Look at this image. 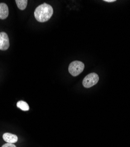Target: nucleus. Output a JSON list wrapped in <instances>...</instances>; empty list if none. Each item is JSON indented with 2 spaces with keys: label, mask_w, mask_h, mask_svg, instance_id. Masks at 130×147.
<instances>
[{
  "label": "nucleus",
  "mask_w": 130,
  "mask_h": 147,
  "mask_svg": "<svg viewBox=\"0 0 130 147\" xmlns=\"http://www.w3.org/2000/svg\"><path fill=\"white\" fill-rule=\"evenodd\" d=\"M1 147H17L14 144H11V143H6L4 144Z\"/></svg>",
  "instance_id": "nucleus-9"
},
{
  "label": "nucleus",
  "mask_w": 130,
  "mask_h": 147,
  "mask_svg": "<svg viewBox=\"0 0 130 147\" xmlns=\"http://www.w3.org/2000/svg\"><path fill=\"white\" fill-rule=\"evenodd\" d=\"M3 140L7 143L14 144L18 141V137L16 135L11 134V133H5L3 136Z\"/></svg>",
  "instance_id": "nucleus-5"
},
{
  "label": "nucleus",
  "mask_w": 130,
  "mask_h": 147,
  "mask_svg": "<svg viewBox=\"0 0 130 147\" xmlns=\"http://www.w3.org/2000/svg\"><path fill=\"white\" fill-rule=\"evenodd\" d=\"M99 80V77L96 73H90L86 76L83 80V85L84 87L89 88L93 87L97 84Z\"/></svg>",
  "instance_id": "nucleus-3"
},
{
  "label": "nucleus",
  "mask_w": 130,
  "mask_h": 147,
  "mask_svg": "<svg viewBox=\"0 0 130 147\" xmlns=\"http://www.w3.org/2000/svg\"><path fill=\"white\" fill-rule=\"evenodd\" d=\"M15 2L18 8L21 10L25 9L28 4L27 0H16Z\"/></svg>",
  "instance_id": "nucleus-8"
},
{
  "label": "nucleus",
  "mask_w": 130,
  "mask_h": 147,
  "mask_svg": "<svg viewBox=\"0 0 130 147\" xmlns=\"http://www.w3.org/2000/svg\"><path fill=\"white\" fill-rule=\"evenodd\" d=\"M85 64L81 61H75L71 63L69 66V72L73 77H76L83 71Z\"/></svg>",
  "instance_id": "nucleus-2"
},
{
  "label": "nucleus",
  "mask_w": 130,
  "mask_h": 147,
  "mask_svg": "<svg viewBox=\"0 0 130 147\" xmlns=\"http://www.w3.org/2000/svg\"><path fill=\"white\" fill-rule=\"evenodd\" d=\"M17 106L18 108H20L22 111H28L29 109V107L28 104L23 101H19L17 102Z\"/></svg>",
  "instance_id": "nucleus-7"
},
{
  "label": "nucleus",
  "mask_w": 130,
  "mask_h": 147,
  "mask_svg": "<svg viewBox=\"0 0 130 147\" xmlns=\"http://www.w3.org/2000/svg\"><path fill=\"white\" fill-rule=\"evenodd\" d=\"M104 2H107V3H113L115 2V0H104Z\"/></svg>",
  "instance_id": "nucleus-10"
},
{
  "label": "nucleus",
  "mask_w": 130,
  "mask_h": 147,
  "mask_svg": "<svg viewBox=\"0 0 130 147\" xmlns=\"http://www.w3.org/2000/svg\"><path fill=\"white\" fill-rule=\"evenodd\" d=\"M9 10L7 5L5 3H0V19L4 20L7 18Z\"/></svg>",
  "instance_id": "nucleus-6"
},
{
  "label": "nucleus",
  "mask_w": 130,
  "mask_h": 147,
  "mask_svg": "<svg viewBox=\"0 0 130 147\" xmlns=\"http://www.w3.org/2000/svg\"><path fill=\"white\" fill-rule=\"evenodd\" d=\"M53 9L51 5L43 3L37 7L35 10L34 16L36 20L40 22L48 21L52 16Z\"/></svg>",
  "instance_id": "nucleus-1"
},
{
  "label": "nucleus",
  "mask_w": 130,
  "mask_h": 147,
  "mask_svg": "<svg viewBox=\"0 0 130 147\" xmlns=\"http://www.w3.org/2000/svg\"><path fill=\"white\" fill-rule=\"evenodd\" d=\"M9 47V41L8 35L4 32H0V50L5 51Z\"/></svg>",
  "instance_id": "nucleus-4"
}]
</instances>
